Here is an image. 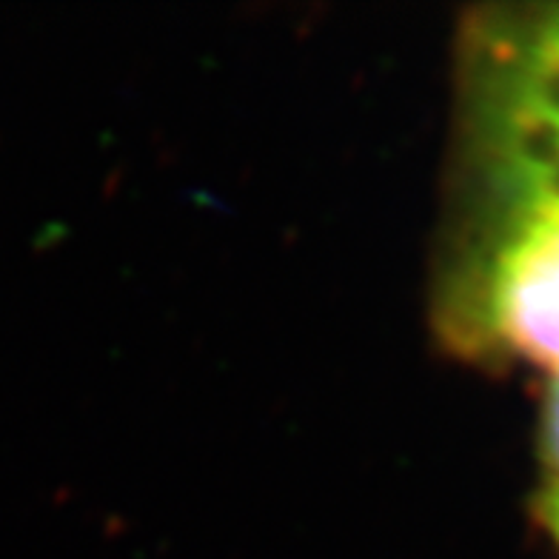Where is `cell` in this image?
Masks as SVG:
<instances>
[{
	"label": "cell",
	"instance_id": "7a4b0ae2",
	"mask_svg": "<svg viewBox=\"0 0 559 559\" xmlns=\"http://www.w3.org/2000/svg\"><path fill=\"white\" fill-rule=\"evenodd\" d=\"M479 274L477 320L493 343L559 368V206L511 200Z\"/></svg>",
	"mask_w": 559,
	"mask_h": 559
},
{
	"label": "cell",
	"instance_id": "277c9868",
	"mask_svg": "<svg viewBox=\"0 0 559 559\" xmlns=\"http://www.w3.org/2000/svg\"><path fill=\"white\" fill-rule=\"evenodd\" d=\"M545 520H548V528L554 531L559 543V486L545 497Z\"/></svg>",
	"mask_w": 559,
	"mask_h": 559
},
{
	"label": "cell",
	"instance_id": "3957f363",
	"mask_svg": "<svg viewBox=\"0 0 559 559\" xmlns=\"http://www.w3.org/2000/svg\"><path fill=\"white\" fill-rule=\"evenodd\" d=\"M545 451H548V460L559 468V374L548 394V405H545Z\"/></svg>",
	"mask_w": 559,
	"mask_h": 559
},
{
	"label": "cell",
	"instance_id": "6da1fadb",
	"mask_svg": "<svg viewBox=\"0 0 559 559\" xmlns=\"http://www.w3.org/2000/svg\"><path fill=\"white\" fill-rule=\"evenodd\" d=\"M491 134L511 200L559 206V9L523 21L502 40Z\"/></svg>",
	"mask_w": 559,
	"mask_h": 559
}]
</instances>
